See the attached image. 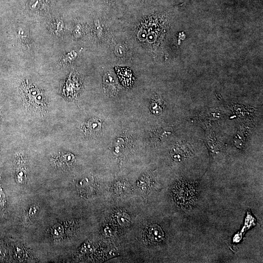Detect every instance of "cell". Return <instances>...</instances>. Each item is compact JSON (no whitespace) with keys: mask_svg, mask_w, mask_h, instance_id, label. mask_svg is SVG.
<instances>
[{"mask_svg":"<svg viewBox=\"0 0 263 263\" xmlns=\"http://www.w3.org/2000/svg\"><path fill=\"white\" fill-rule=\"evenodd\" d=\"M176 189V198L180 205L187 207L195 202L197 192L193 185L187 182H182L177 186Z\"/></svg>","mask_w":263,"mask_h":263,"instance_id":"cell-1","label":"cell"},{"mask_svg":"<svg viewBox=\"0 0 263 263\" xmlns=\"http://www.w3.org/2000/svg\"><path fill=\"white\" fill-rule=\"evenodd\" d=\"M23 94L26 100V102L31 104L33 103L38 104L40 108L46 107V99L43 94L38 89L33 87L29 84L25 86L23 89Z\"/></svg>","mask_w":263,"mask_h":263,"instance_id":"cell-2","label":"cell"},{"mask_svg":"<svg viewBox=\"0 0 263 263\" xmlns=\"http://www.w3.org/2000/svg\"><path fill=\"white\" fill-rule=\"evenodd\" d=\"M144 238L148 242L157 243L164 240V233L161 227L156 224H150L144 232Z\"/></svg>","mask_w":263,"mask_h":263,"instance_id":"cell-3","label":"cell"},{"mask_svg":"<svg viewBox=\"0 0 263 263\" xmlns=\"http://www.w3.org/2000/svg\"><path fill=\"white\" fill-rule=\"evenodd\" d=\"M84 134L94 138L100 135L102 131V123L99 119L93 118L89 119L83 127Z\"/></svg>","mask_w":263,"mask_h":263,"instance_id":"cell-4","label":"cell"},{"mask_svg":"<svg viewBox=\"0 0 263 263\" xmlns=\"http://www.w3.org/2000/svg\"><path fill=\"white\" fill-rule=\"evenodd\" d=\"M75 159V156L71 153L60 154L56 157V162L58 167L64 168L71 166Z\"/></svg>","mask_w":263,"mask_h":263,"instance_id":"cell-5","label":"cell"},{"mask_svg":"<svg viewBox=\"0 0 263 263\" xmlns=\"http://www.w3.org/2000/svg\"><path fill=\"white\" fill-rule=\"evenodd\" d=\"M52 32L56 36H61L64 32V23L60 19H53L50 26Z\"/></svg>","mask_w":263,"mask_h":263,"instance_id":"cell-6","label":"cell"},{"mask_svg":"<svg viewBox=\"0 0 263 263\" xmlns=\"http://www.w3.org/2000/svg\"><path fill=\"white\" fill-rule=\"evenodd\" d=\"M163 109V103L160 99H154L150 105V110L155 114H159Z\"/></svg>","mask_w":263,"mask_h":263,"instance_id":"cell-7","label":"cell"},{"mask_svg":"<svg viewBox=\"0 0 263 263\" xmlns=\"http://www.w3.org/2000/svg\"><path fill=\"white\" fill-rule=\"evenodd\" d=\"M19 33V38L21 44L26 48H30L31 46L32 42L29 35L24 34L22 30H20Z\"/></svg>","mask_w":263,"mask_h":263,"instance_id":"cell-8","label":"cell"},{"mask_svg":"<svg viewBox=\"0 0 263 263\" xmlns=\"http://www.w3.org/2000/svg\"><path fill=\"white\" fill-rule=\"evenodd\" d=\"M51 234L54 238H60L64 232L63 227L59 224H56L51 228Z\"/></svg>","mask_w":263,"mask_h":263,"instance_id":"cell-9","label":"cell"},{"mask_svg":"<svg viewBox=\"0 0 263 263\" xmlns=\"http://www.w3.org/2000/svg\"><path fill=\"white\" fill-rule=\"evenodd\" d=\"M171 154L174 159L180 161L184 158L185 153L181 148L176 147L172 150Z\"/></svg>","mask_w":263,"mask_h":263,"instance_id":"cell-10","label":"cell"},{"mask_svg":"<svg viewBox=\"0 0 263 263\" xmlns=\"http://www.w3.org/2000/svg\"><path fill=\"white\" fill-rule=\"evenodd\" d=\"M6 203L5 194L0 188V207H4Z\"/></svg>","mask_w":263,"mask_h":263,"instance_id":"cell-11","label":"cell"},{"mask_svg":"<svg viewBox=\"0 0 263 263\" xmlns=\"http://www.w3.org/2000/svg\"><path fill=\"white\" fill-rule=\"evenodd\" d=\"M0 119H1V116H0Z\"/></svg>","mask_w":263,"mask_h":263,"instance_id":"cell-12","label":"cell"}]
</instances>
